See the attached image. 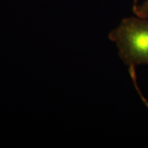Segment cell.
I'll list each match as a JSON object with an SVG mask.
<instances>
[{
  "label": "cell",
  "instance_id": "1",
  "mask_svg": "<svg viewBox=\"0 0 148 148\" xmlns=\"http://www.w3.org/2000/svg\"><path fill=\"white\" fill-rule=\"evenodd\" d=\"M116 43L119 55L130 67L148 64V18L138 16L125 18L109 34Z\"/></svg>",
  "mask_w": 148,
  "mask_h": 148
},
{
  "label": "cell",
  "instance_id": "2",
  "mask_svg": "<svg viewBox=\"0 0 148 148\" xmlns=\"http://www.w3.org/2000/svg\"><path fill=\"white\" fill-rule=\"evenodd\" d=\"M135 15L140 18H148V0H145L142 4L137 5L132 8Z\"/></svg>",
  "mask_w": 148,
  "mask_h": 148
},
{
  "label": "cell",
  "instance_id": "3",
  "mask_svg": "<svg viewBox=\"0 0 148 148\" xmlns=\"http://www.w3.org/2000/svg\"><path fill=\"white\" fill-rule=\"evenodd\" d=\"M138 0H133V7H135L136 5H138Z\"/></svg>",
  "mask_w": 148,
  "mask_h": 148
}]
</instances>
